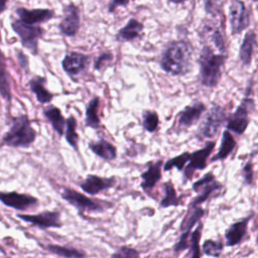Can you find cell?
Segmentation results:
<instances>
[{"label": "cell", "instance_id": "cell-1", "mask_svg": "<svg viewBox=\"0 0 258 258\" xmlns=\"http://www.w3.org/2000/svg\"><path fill=\"white\" fill-rule=\"evenodd\" d=\"M192 46L185 39L169 40L163 47L160 57V69L171 76H185L192 70Z\"/></svg>", "mask_w": 258, "mask_h": 258}, {"label": "cell", "instance_id": "cell-2", "mask_svg": "<svg viewBox=\"0 0 258 258\" xmlns=\"http://www.w3.org/2000/svg\"><path fill=\"white\" fill-rule=\"evenodd\" d=\"M227 57V54L219 52L210 44H203L199 53L198 63L200 82L204 87L213 89L219 85Z\"/></svg>", "mask_w": 258, "mask_h": 258}, {"label": "cell", "instance_id": "cell-3", "mask_svg": "<svg viewBox=\"0 0 258 258\" xmlns=\"http://www.w3.org/2000/svg\"><path fill=\"white\" fill-rule=\"evenodd\" d=\"M36 132L31 127L26 115L13 118L8 131L4 134L2 142L10 147H28L34 142Z\"/></svg>", "mask_w": 258, "mask_h": 258}, {"label": "cell", "instance_id": "cell-4", "mask_svg": "<svg viewBox=\"0 0 258 258\" xmlns=\"http://www.w3.org/2000/svg\"><path fill=\"white\" fill-rule=\"evenodd\" d=\"M250 86L247 88L246 94L236 110L227 116L226 128L238 135H242L250 122V113L255 107L254 99L250 96Z\"/></svg>", "mask_w": 258, "mask_h": 258}, {"label": "cell", "instance_id": "cell-5", "mask_svg": "<svg viewBox=\"0 0 258 258\" xmlns=\"http://www.w3.org/2000/svg\"><path fill=\"white\" fill-rule=\"evenodd\" d=\"M11 28L19 37L22 46L36 55L38 53V41L43 37L45 30L40 25L28 24L20 19L12 20Z\"/></svg>", "mask_w": 258, "mask_h": 258}, {"label": "cell", "instance_id": "cell-6", "mask_svg": "<svg viewBox=\"0 0 258 258\" xmlns=\"http://www.w3.org/2000/svg\"><path fill=\"white\" fill-rule=\"evenodd\" d=\"M226 120L227 114L224 108L216 104L213 105L207 111L206 116L198 129V135L204 139L214 138L219 133Z\"/></svg>", "mask_w": 258, "mask_h": 258}, {"label": "cell", "instance_id": "cell-7", "mask_svg": "<svg viewBox=\"0 0 258 258\" xmlns=\"http://www.w3.org/2000/svg\"><path fill=\"white\" fill-rule=\"evenodd\" d=\"M200 36L204 39V43H208L219 52L228 55L224 22L217 24L216 21L207 19L202 23Z\"/></svg>", "mask_w": 258, "mask_h": 258}, {"label": "cell", "instance_id": "cell-8", "mask_svg": "<svg viewBox=\"0 0 258 258\" xmlns=\"http://www.w3.org/2000/svg\"><path fill=\"white\" fill-rule=\"evenodd\" d=\"M191 187L194 191L198 192V196H196L191 200L188 207H198L208 201L214 192L221 190L223 184L216 179V176L213 174L212 171H209L197 181H195Z\"/></svg>", "mask_w": 258, "mask_h": 258}, {"label": "cell", "instance_id": "cell-9", "mask_svg": "<svg viewBox=\"0 0 258 258\" xmlns=\"http://www.w3.org/2000/svg\"><path fill=\"white\" fill-rule=\"evenodd\" d=\"M215 146H216L215 141H208L203 148L196 150L194 152H190L189 160L183 168V174H182L183 182L190 180L197 170H204L208 166L207 165L208 158L211 156Z\"/></svg>", "mask_w": 258, "mask_h": 258}, {"label": "cell", "instance_id": "cell-10", "mask_svg": "<svg viewBox=\"0 0 258 258\" xmlns=\"http://www.w3.org/2000/svg\"><path fill=\"white\" fill-rule=\"evenodd\" d=\"M229 22L231 34L242 33L250 25V12L242 0H231L229 6Z\"/></svg>", "mask_w": 258, "mask_h": 258}, {"label": "cell", "instance_id": "cell-11", "mask_svg": "<svg viewBox=\"0 0 258 258\" xmlns=\"http://www.w3.org/2000/svg\"><path fill=\"white\" fill-rule=\"evenodd\" d=\"M81 27L80 8L73 2L68 3L62 8V17L57 25L59 33L66 37L77 35Z\"/></svg>", "mask_w": 258, "mask_h": 258}, {"label": "cell", "instance_id": "cell-12", "mask_svg": "<svg viewBox=\"0 0 258 258\" xmlns=\"http://www.w3.org/2000/svg\"><path fill=\"white\" fill-rule=\"evenodd\" d=\"M91 62V56L89 54L80 51L68 52L61 60V68L68 76L72 79L85 74Z\"/></svg>", "mask_w": 258, "mask_h": 258}, {"label": "cell", "instance_id": "cell-13", "mask_svg": "<svg viewBox=\"0 0 258 258\" xmlns=\"http://www.w3.org/2000/svg\"><path fill=\"white\" fill-rule=\"evenodd\" d=\"M61 197L64 201H67L69 204L74 206L80 212H102L103 211V208L100 204L87 198L85 195L77 190H74L71 188H63L61 192Z\"/></svg>", "mask_w": 258, "mask_h": 258}, {"label": "cell", "instance_id": "cell-14", "mask_svg": "<svg viewBox=\"0 0 258 258\" xmlns=\"http://www.w3.org/2000/svg\"><path fill=\"white\" fill-rule=\"evenodd\" d=\"M206 110V105L201 101H195L191 104L185 106L177 115L176 121L178 127L183 129L191 127L200 120Z\"/></svg>", "mask_w": 258, "mask_h": 258}, {"label": "cell", "instance_id": "cell-15", "mask_svg": "<svg viewBox=\"0 0 258 258\" xmlns=\"http://www.w3.org/2000/svg\"><path fill=\"white\" fill-rule=\"evenodd\" d=\"M15 13L20 20L33 25L45 23L54 17V11L48 8H34L28 9L25 7H18Z\"/></svg>", "mask_w": 258, "mask_h": 258}, {"label": "cell", "instance_id": "cell-16", "mask_svg": "<svg viewBox=\"0 0 258 258\" xmlns=\"http://www.w3.org/2000/svg\"><path fill=\"white\" fill-rule=\"evenodd\" d=\"M19 219L30 223L40 229L58 228L61 226L60 216L57 212H42L37 215H18Z\"/></svg>", "mask_w": 258, "mask_h": 258}, {"label": "cell", "instance_id": "cell-17", "mask_svg": "<svg viewBox=\"0 0 258 258\" xmlns=\"http://www.w3.org/2000/svg\"><path fill=\"white\" fill-rule=\"evenodd\" d=\"M251 218H252V214L234 222L227 228V230L225 231V235H224L225 241H226V246L234 247L242 242V240L244 239V237L247 234L248 225H249Z\"/></svg>", "mask_w": 258, "mask_h": 258}, {"label": "cell", "instance_id": "cell-18", "mask_svg": "<svg viewBox=\"0 0 258 258\" xmlns=\"http://www.w3.org/2000/svg\"><path fill=\"white\" fill-rule=\"evenodd\" d=\"M115 184V177H102L95 174H89L80 184V186L85 192L95 196L103 190L113 187Z\"/></svg>", "mask_w": 258, "mask_h": 258}, {"label": "cell", "instance_id": "cell-19", "mask_svg": "<svg viewBox=\"0 0 258 258\" xmlns=\"http://www.w3.org/2000/svg\"><path fill=\"white\" fill-rule=\"evenodd\" d=\"M0 202L6 207L19 211L26 210L37 204V200L34 197L25 194H18L15 191L0 192Z\"/></svg>", "mask_w": 258, "mask_h": 258}, {"label": "cell", "instance_id": "cell-20", "mask_svg": "<svg viewBox=\"0 0 258 258\" xmlns=\"http://www.w3.org/2000/svg\"><path fill=\"white\" fill-rule=\"evenodd\" d=\"M256 46H257V34L255 30L250 29L245 33L243 40L240 44L239 52H238L239 60L244 67L251 66Z\"/></svg>", "mask_w": 258, "mask_h": 258}, {"label": "cell", "instance_id": "cell-21", "mask_svg": "<svg viewBox=\"0 0 258 258\" xmlns=\"http://www.w3.org/2000/svg\"><path fill=\"white\" fill-rule=\"evenodd\" d=\"M143 28L144 25L141 21L136 18H130L127 23L117 31L115 38L120 42L134 41L141 37Z\"/></svg>", "mask_w": 258, "mask_h": 258}, {"label": "cell", "instance_id": "cell-22", "mask_svg": "<svg viewBox=\"0 0 258 258\" xmlns=\"http://www.w3.org/2000/svg\"><path fill=\"white\" fill-rule=\"evenodd\" d=\"M162 165H163L162 160L151 161L148 163L146 170L140 174V177L142 179V182L140 185L143 188V190L147 191L148 189H152L157 184V182L161 179Z\"/></svg>", "mask_w": 258, "mask_h": 258}, {"label": "cell", "instance_id": "cell-23", "mask_svg": "<svg viewBox=\"0 0 258 258\" xmlns=\"http://www.w3.org/2000/svg\"><path fill=\"white\" fill-rule=\"evenodd\" d=\"M28 85L31 92L35 95L36 100L40 104H47L52 100L54 95L51 92H49L45 87L46 78L41 76H34L30 79Z\"/></svg>", "mask_w": 258, "mask_h": 258}, {"label": "cell", "instance_id": "cell-24", "mask_svg": "<svg viewBox=\"0 0 258 258\" xmlns=\"http://www.w3.org/2000/svg\"><path fill=\"white\" fill-rule=\"evenodd\" d=\"M89 148L97 156L104 160L111 161L117 157L116 147L106 139H99L97 141H92L89 143Z\"/></svg>", "mask_w": 258, "mask_h": 258}, {"label": "cell", "instance_id": "cell-25", "mask_svg": "<svg viewBox=\"0 0 258 258\" xmlns=\"http://www.w3.org/2000/svg\"><path fill=\"white\" fill-rule=\"evenodd\" d=\"M237 143L236 140L233 136V134L231 133V131L229 130H225L223 131L222 134V141H221V145L217 151V153L211 158L212 162H216V161H220V160H225L235 149Z\"/></svg>", "mask_w": 258, "mask_h": 258}, {"label": "cell", "instance_id": "cell-26", "mask_svg": "<svg viewBox=\"0 0 258 258\" xmlns=\"http://www.w3.org/2000/svg\"><path fill=\"white\" fill-rule=\"evenodd\" d=\"M43 115L48 120V122L51 124L52 128L56 131V133L59 136H62L64 133V127H66L67 120L62 116L59 108L49 105L44 108Z\"/></svg>", "mask_w": 258, "mask_h": 258}, {"label": "cell", "instance_id": "cell-27", "mask_svg": "<svg viewBox=\"0 0 258 258\" xmlns=\"http://www.w3.org/2000/svg\"><path fill=\"white\" fill-rule=\"evenodd\" d=\"M0 96L7 102H9L12 97L10 75L7 70L6 57L1 49H0Z\"/></svg>", "mask_w": 258, "mask_h": 258}, {"label": "cell", "instance_id": "cell-28", "mask_svg": "<svg viewBox=\"0 0 258 258\" xmlns=\"http://www.w3.org/2000/svg\"><path fill=\"white\" fill-rule=\"evenodd\" d=\"M205 215V210L201 208L200 206L198 207H188L187 212L180 224L179 230L181 233H190L192 227L201 221V219Z\"/></svg>", "mask_w": 258, "mask_h": 258}, {"label": "cell", "instance_id": "cell-29", "mask_svg": "<svg viewBox=\"0 0 258 258\" xmlns=\"http://www.w3.org/2000/svg\"><path fill=\"white\" fill-rule=\"evenodd\" d=\"M99 105H100V98L98 96H95L89 101L86 108L85 123H86V126L91 127L93 129H97L101 126V121L98 115Z\"/></svg>", "mask_w": 258, "mask_h": 258}, {"label": "cell", "instance_id": "cell-30", "mask_svg": "<svg viewBox=\"0 0 258 258\" xmlns=\"http://www.w3.org/2000/svg\"><path fill=\"white\" fill-rule=\"evenodd\" d=\"M163 190H164V196L159 203L161 208L177 207L180 205V201L177 196V192L174 188V185L172 184V182L170 180L164 182Z\"/></svg>", "mask_w": 258, "mask_h": 258}, {"label": "cell", "instance_id": "cell-31", "mask_svg": "<svg viewBox=\"0 0 258 258\" xmlns=\"http://www.w3.org/2000/svg\"><path fill=\"white\" fill-rule=\"evenodd\" d=\"M46 250L63 258H84L85 253L75 248L63 247L60 245H46Z\"/></svg>", "mask_w": 258, "mask_h": 258}, {"label": "cell", "instance_id": "cell-32", "mask_svg": "<svg viewBox=\"0 0 258 258\" xmlns=\"http://www.w3.org/2000/svg\"><path fill=\"white\" fill-rule=\"evenodd\" d=\"M141 119H142V126L147 132L153 133L157 130L159 126V116L156 111L149 110V109L143 110Z\"/></svg>", "mask_w": 258, "mask_h": 258}, {"label": "cell", "instance_id": "cell-33", "mask_svg": "<svg viewBox=\"0 0 258 258\" xmlns=\"http://www.w3.org/2000/svg\"><path fill=\"white\" fill-rule=\"evenodd\" d=\"M189 156H190V152H182L178 155H176L175 157H172L170 159H168L167 161H165L162 165V168L164 171H168L171 168H176L178 171L183 170L184 166L186 165V163L189 160Z\"/></svg>", "mask_w": 258, "mask_h": 258}, {"label": "cell", "instance_id": "cell-34", "mask_svg": "<svg viewBox=\"0 0 258 258\" xmlns=\"http://www.w3.org/2000/svg\"><path fill=\"white\" fill-rule=\"evenodd\" d=\"M223 250H224V244L221 239L219 240L208 239L202 245V251L204 252V254L210 257L219 258Z\"/></svg>", "mask_w": 258, "mask_h": 258}, {"label": "cell", "instance_id": "cell-35", "mask_svg": "<svg viewBox=\"0 0 258 258\" xmlns=\"http://www.w3.org/2000/svg\"><path fill=\"white\" fill-rule=\"evenodd\" d=\"M202 230H203V224L200 223L198 227L190 233V236H189L190 257L189 258H202L201 248H200Z\"/></svg>", "mask_w": 258, "mask_h": 258}, {"label": "cell", "instance_id": "cell-36", "mask_svg": "<svg viewBox=\"0 0 258 258\" xmlns=\"http://www.w3.org/2000/svg\"><path fill=\"white\" fill-rule=\"evenodd\" d=\"M204 9L208 16L224 20V10L222 0H203Z\"/></svg>", "mask_w": 258, "mask_h": 258}, {"label": "cell", "instance_id": "cell-37", "mask_svg": "<svg viewBox=\"0 0 258 258\" xmlns=\"http://www.w3.org/2000/svg\"><path fill=\"white\" fill-rule=\"evenodd\" d=\"M64 135H66V139H67L68 143L77 150L78 149L79 135L77 133V120L73 115H71L67 119L66 134Z\"/></svg>", "mask_w": 258, "mask_h": 258}, {"label": "cell", "instance_id": "cell-38", "mask_svg": "<svg viewBox=\"0 0 258 258\" xmlns=\"http://www.w3.org/2000/svg\"><path fill=\"white\" fill-rule=\"evenodd\" d=\"M111 258H140V253L135 248L121 246L111 255Z\"/></svg>", "mask_w": 258, "mask_h": 258}, {"label": "cell", "instance_id": "cell-39", "mask_svg": "<svg viewBox=\"0 0 258 258\" xmlns=\"http://www.w3.org/2000/svg\"><path fill=\"white\" fill-rule=\"evenodd\" d=\"M242 177L245 185H251L254 179V170H253V163L252 160L249 159L246 161L242 168Z\"/></svg>", "mask_w": 258, "mask_h": 258}, {"label": "cell", "instance_id": "cell-40", "mask_svg": "<svg viewBox=\"0 0 258 258\" xmlns=\"http://www.w3.org/2000/svg\"><path fill=\"white\" fill-rule=\"evenodd\" d=\"M112 60H113V54L111 52H103L97 57L94 63V69L96 71H102L106 69L108 64L111 63Z\"/></svg>", "mask_w": 258, "mask_h": 258}, {"label": "cell", "instance_id": "cell-41", "mask_svg": "<svg viewBox=\"0 0 258 258\" xmlns=\"http://www.w3.org/2000/svg\"><path fill=\"white\" fill-rule=\"evenodd\" d=\"M189 236L190 233H181L178 241L173 246L174 253H178L189 248Z\"/></svg>", "mask_w": 258, "mask_h": 258}, {"label": "cell", "instance_id": "cell-42", "mask_svg": "<svg viewBox=\"0 0 258 258\" xmlns=\"http://www.w3.org/2000/svg\"><path fill=\"white\" fill-rule=\"evenodd\" d=\"M132 1L136 0H111L109 5H108V12L113 13L115 12L119 7H126L128 4Z\"/></svg>", "mask_w": 258, "mask_h": 258}, {"label": "cell", "instance_id": "cell-43", "mask_svg": "<svg viewBox=\"0 0 258 258\" xmlns=\"http://www.w3.org/2000/svg\"><path fill=\"white\" fill-rule=\"evenodd\" d=\"M16 57H17V60H18V63L20 66V68L22 70H24L25 72H28L29 71V61H28V57L26 56V54L22 50L17 49L16 50Z\"/></svg>", "mask_w": 258, "mask_h": 258}, {"label": "cell", "instance_id": "cell-44", "mask_svg": "<svg viewBox=\"0 0 258 258\" xmlns=\"http://www.w3.org/2000/svg\"><path fill=\"white\" fill-rule=\"evenodd\" d=\"M9 0H0V14L3 13L7 8V3Z\"/></svg>", "mask_w": 258, "mask_h": 258}, {"label": "cell", "instance_id": "cell-45", "mask_svg": "<svg viewBox=\"0 0 258 258\" xmlns=\"http://www.w3.org/2000/svg\"><path fill=\"white\" fill-rule=\"evenodd\" d=\"M169 3H173L175 5H179V4H183L185 3L187 0H167Z\"/></svg>", "mask_w": 258, "mask_h": 258}, {"label": "cell", "instance_id": "cell-46", "mask_svg": "<svg viewBox=\"0 0 258 258\" xmlns=\"http://www.w3.org/2000/svg\"><path fill=\"white\" fill-rule=\"evenodd\" d=\"M256 242H257V244H258V233H257V238H256Z\"/></svg>", "mask_w": 258, "mask_h": 258}, {"label": "cell", "instance_id": "cell-47", "mask_svg": "<svg viewBox=\"0 0 258 258\" xmlns=\"http://www.w3.org/2000/svg\"><path fill=\"white\" fill-rule=\"evenodd\" d=\"M253 2H258V0H252Z\"/></svg>", "mask_w": 258, "mask_h": 258}, {"label": "cell", "instance_id": "cell-48", "mask_svg": "<svg viewBox=\"0 0 258 258\" xmlns=\"http://www.w3.org/2000/svg\"><path fill=\"white\" fill-rule=\"evenodd\" d=\"M6 258H10V257H6Z\"/></svg>", "mask_w": 258, "mask_h": 258}]
</instances>
